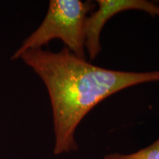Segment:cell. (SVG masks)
I'll return each instance as SVG.
<instances>
[{
	"label": "cell",
	"instance_id": "obj_2",
	"mask_svg": "<svg viewBox=\"0 0 159 159\" xmlns=\"http://www.w3.org/2000/svg\"><path fill=\"white\" fill-rule=\"evenodd\" d=\"M92 2L80 0H51L47 13L39 27L23 41L11 59H19L24 52L42 49L54 39H60L71 52L86 59L85 23L94 8Z\"/></svg>",
	"mask_w": 159,
	"mask_h": 159
},
{
	"label": "cell",
	"instance_id": "obj_3",
	"mask_svg": "<svg viewBox=\"0 0 159 159\" xmlns=\"http://www.w3.org/2000/svg\"><path fill=\"white\" fill-rule=\"evenodd\" d=\"M98 9L87 16L85 23V47L89 58L96 59L100 52L99 39L105 23L123 11H142L152 16H159V6L146 0H97Z\"/></svg>",
	"mask_w": 159,
	"mask_h": 159
},
{
	"label": "cell",
	"instance_id": "obj_1",
	"mask_svg": "<svg viewBox=\"0 0 159 159\" xmlns=\"http://www.w3.org/2000/svg\"><path fill=\"white\" fill-rule=\"evenodd\" d=\"M48 91L53 116L56 156L75 151V130L88 113L111 95L138 84L159 82V70L133 72L97 66L66 47L58 52L30 49L20 55Z\"/></svg>",
	"mask_w": 159,
	"mask_h": 159
},
{
	"label": "cell",
	"instance_id": "obj_4",
	"mask_svg": "<svg viewBox=\"0 0 159 159\" xmlns=\"http://www.w3.org/2000/svg\"><path fill=\"white\" fill-rule=\"evenodd\" d=\"M103 159H159V139L152 144L130 154L111 153Z\"/></svg>",
	"mask_w": 159,
	"mask_h": 159
}]
</instances>
